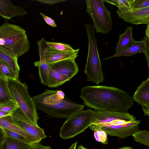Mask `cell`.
Here are the masks:
<instances>
[{
  "label": "cell",
  "mask_w": 149,
  "mask_h": 149,
  "mask_svg": "<svg viewBox=\"0 0 149 149\" xmlns=\"http://www.w3.org/2000/svg\"><path fill=\"white\" fill-rule=\"evenodd\" d=\"M39 2L46 4L52 5L66 1V0H36Z\"/></svg>",
  "instance_id": "cell-35"
},
{
  "label": "cell",
  "mask_w": 149,
  "mask_h": 149,
  "mask_svg": "<svg viewBox=\"0 0 149 149\" xmlns=\"http://www.w3.org/2000/svg\"><path fill=\"white\" fill-rule=\"evenodd\" d=\"M118 16L132 24H149V7L123 12L116 11Z\"/></svg>",
  "instance_id": "cell-12"
},
{
  "label": "cell",
  "mask_w": 149,
  "mask_h": 149,
  "mask_svg": "<svg viewBox=\"0 0 149 149\" xmlns=\"http://www.w3.org/2000/svg\"><path fill=\"white\" fill-rule=\"evenodd\" d=\"M49 65L51 68L70 79L77 74L79 71L77 64L74 60L72 59L63 60Z\"/></svg>",
  "instance_id": "cell-14"
},
{
  "label": "cell",
  "mask_w": 149,
  "mask_h": 149,
  "mask_svg": "<svg viewBox=\"0 0 149 149\" xmlns=\"http://www.w3.org/2000/svg\"><path fill=\"white\" fill-rule=\"evenodd\" d=\"M149 39L146 36L140 41L135 42L126 49L122 52L115 54L113 55L106 58L102 60H104L114 57L121 56H130L137 53H143L146 58L148 67H149Z\"/></svg>",
  "instance_id": "cell-13"
},
{
  "label": "cell",
  "mask_w": 149,
  "mask_h": 149,
  "mask_svg": "<svg viewBox=\"0 0 149 149\" xmlns=\"http://www.w3.org/2000/svg\"><path fill=\"white\" fill-rule=\"evenodd\" d=\"M133 30L132 26H127L125 31L119 34V40L115 48V54L125 50L135 42L132 36Z\"/></svg>",
  "instance_id": "cell-19"
},
{
  "label": "cell",
  "mask_w": 149,
  "mask_h": 149,
  "mask_svg": "<svg viewBox=\"0 0 149 149\" xmlns=\"http://www.w3.org/2000/svg\"><path fill=\"white\" fill-rule=\"evenodd\" d=\"M149 24L147 25V28L146 30V37L149 39Z\"/></svg>",
  "instance_id": "cell-38"
},
{
  "label": "cell",
  "mask_w": 149,
  "mask_h": 149,
  "mask_svg": "<svg viewBox=\"0 0 149 149\" xmlns=\"http://www.w3.org/2000/svg\"><path fill=\"white\" fill-rule=\"evenodd\" d=\"M36 108L46 113L51 117L68 119L83 110L84 105L76 103L65 97L62 100L51 104L34 103Z\"/></svg>",
  "instance_id": "cell-7"
},
{
  "label": "cell",
  "mask_w": 149,
  "mask_h": 149,
  "mask_svg": "<svg viewBox=\"0 0 149 149\" xmlns=\"http://www.w3.org/2000/svg\"><path fill=\"white\" fill-rule=\"evenodd\" d=\"M11 116L16 123L31 135L40 141L46 137L43 130L33 123L19 107L12 112Z\"/></svg>",
  "instance_id": "cell-10"
},
{
  "label": "cell",
  "mask_w": 149,
  "mask_h": 149,
  "mask_svg": "<svg viewBox=\"0 0 149 149\" xmlns=\"http://www.w3.org/2000/svg\"><path fill=\"white\" fill-rule=\"evenodd\" d=\"M27 13L23 8L14 5L10 0H0V16L6 20H10L14 17L23 16Z\"/></svg>",
  "instance_id": "cell-16"
},
{
  "label": "cell",
  "mask_w": 149,
  "mask_h": 149,
  "mask_svg": "<svg viewBox=\"0 0 149 149\" xmlns=\"http://www.w3.org/2000/svg\"><path fill=\"white\" fill-rule=\"evenodd\" d=\"M132 98L142 108H149V77L138 87Z\"/></svg>",
  "instance_id": "cell-18"
},
{
  "label": "cell",
  "mask_w": 149,
  "mask_h": 149,
  "mask_svg": "<svg viewBox=\"0 0 149 149\" xmlns=\"http://www.w3.org/2000/svg\"><path fill=\"white\" fill-rule=\"evenodd\" d=\"M7 136L17 139L26 143L33 145L31 142L26 137L9 130L3 128Z\"/></svg>",
  "instance_id": "cell-30"
},
{
  "label": "cell",
  "mask_w": 149,
  "mask_h": 149,
  "mask_svg": "<svg viewBox=\"0 0 149 149\" xmlns=\"http://www.w3.org/2000/svg\"><path fill=\"white\" fill-rule=\"evenodd\" d=\"M30 149H35V147L34 144L32 145Z\"/></svg>",
  "instance_id": "cell-42"
},
{
  "label": "cell",
  "mask_w": 149,
  "mask_h": 149,
  "mask_svg": "<svg viewBox=\"0 0 149 149\" xmlns=\"http://www.w3.org/2000/svg\"><path fill=\"white\" fill-rule=\"evenodd\" d=\"M70 79L50 68L48 75L47 86L50 88H56Z\"/></svg>",
  "instance_id": "cell-20"
},
{
  "label": "cell",
  "mask_w": 149,
  "mask_h": 149,
  "mask_svg": "<svg viewBox=\"0 0 149 149\" xmlns=\"http://www.w3.org/2000/svg\"><path fill=\"white\" fill-rule=\"evenodd\" d=\"M35 149H51L49 146H44L40 143L34 144Z\"/></svg>",
  "instance_id": "cell-36"
},
{
  "label": "cell",
  "mask_w": 149,
  "mask_h": 149,
  "mask_svg": "<svg viewBox=\"0 0 149 149\" xmlns=\"http://www.w3.org/2000/svg\"><path fill=\"white\" fill-rule=\"evenodd\" d=\"M85 26L88 38V49L84 73L87 76V81L98 85L100 82H103L104 79L98 52L95 32L93 25L85 23Z\"/></svg>",
  "instance_id": "cell-3"
},
{
  "label": "cell",
  "mask_w": 149,
  "mask_h": 149,
  "mask_svg": "<svg viewBox=\"0 0 149 149\" xmlns=\"http://www.w3.org/2000/svg\"><path fill=\"white\" fill-rule=\"evenodd\" d=\"M0 59L5 62L18 77L20 68L18 63V58L12 56L0 48Z\"/></svg>",
  "instance_id": "cell-21"
},
{
  "label": "cell",
  "mask_w": 149,
  "mask_h": 149,
  "mask_svg": "<svg viewBox=\"0 0 149 149\" xmlns=\"http://www.w3.org/2000/svg\"><path fill=\"white\" fill-rule=\"evenodd\" d=\"M132 10L139 9L149 7V0H131Z\"/></svg>",
  "instance_id": "cell-32"
},
{
  "label": "cell",
  "mask_w": 149,
  "mask_h": 149,
  "mask_svg": "<svg viewBox=\"0 0 149 149\" xmlns=\"http://www.w3.org/2000/svg\"><path fill=\"white\" fill-rule=\"evenodd\" d=\"M140 122V120H136L123 124L102 126L98 127L95 131L102 130L110 136L125 138L132 135L138 130Z\"/></svg>",
  "instance_id": "cell-11"
},
{
  "label": "cell",
  "mask_w": 149,
  "mask_h": 149,
  "mask_svg": "<svg viewBox=\"0 0 149 149\" xmlns=\"http://www.w3.org/2000/svg\"><path fill=\"white\" fill-rule=\"evenodd\" d=\"M19 107L17 103L14 100H11L6 103L0 104V110L12 113Z\"/></svg>",
  "instance_id": "cell-29"
},
{
  "label": "cell",
  "mask_w": 149,
  "mask_h": 149,
  "mask_svg": "<svg viewBox=\"0 0 149 149\" xmlns=\"http://www.w3.org/2000/svg\"><path fill=\"white\" fill-rule=\"evenodd\" d=\"M40 14L43 17L47 24L54 27L57 26L54 20L46 16L43 13L40 12Z\"/></svg>",
  "instance_id": "cell-34"
},
{
  "label": "cell",
  "mask_w": 149,
  "mask_h": 149,
  "mask_svg": "<svg viewBox=\"0 0 149 149\" xmlns=\"http://www.w3.org/2000/svg\"><path fill=\"white\" fill-rule=\"evenodd\" d=\"M94 111L90 109L83 110L67 119L60 129V136L66 139L83 132L91 124Z\"/></svg>",
  "instance_id": "cell-6"
},
{
  "label": "cell",
  "mask_w": 149,
  "mask_h": 149,
  "mask_svg": "<svg viewBox=\"0 0 149 149\" xmlns=\"http://www.w3.org/2000/svg\"><path fill=\"white\" fill-rule=\"evenodd\" d=\"M32 145L7 136L2 149H30Z\"/></svg>",
  "instance_id": "cell-24"
},
{
  "label": "cell",
  "mask_w": 149,
  "mask_h": 149,
  "mask_svg": "<svg viewBox=\"0 0 149 149\" xmlns=\"http://www.w3.org/2000/svg\"><path fill=\"white\" fill-rule=\"evenodd\" d=\"M117 149H133V148L130 147H123L121 148H120Z\"/></svg>",
  "instance_id": "cell-40"
},
{
  "label": "cell",
  "mask_w": 149,
  "mask_h": 149,
  "mask_svg": "<svg viewBox=\"0 0 149 149\" xmlns=\"http://www.w3.org/2000/svg\"><path fill=\"white\" fill-rule=\"evenodd\" d=\"M94 132V138L96 141L105 144L108 143L107 134L104 131L99 130Z\"/></svg>",
  "instance_id": "cell-31"
},
{
  "label": "cell",
  "mask_w": 149,
  "mask_h": 149,
  "mask_svg": "<svg viewBox=\"0 0 149 149\" xmlns=\"http://www.w3.org/2000/svg\"><path fill=\"white\" fill-rule=\"evenodd\" d=\"M65 97V93L61 90L46 89L42 93L34 96L32 98L34 103L51 104L61 101Z\"/></svg>",
  "instance_id": "cell-17"
},
{
  "label": "cell",
  "mask_w": 149,
  "mask_h": 149,
  "mask_svg": "<svg viewBox=\"0 0 149 149\" xmlns=\"http://www.w3.org/2000/svg\"><path fill=\"white\" fill-rule=\"evenodd\" d=\"M77 149H89L85 148L82 145H79Z\"/></svg>",
  "instance_id": "cell-41"
},
{
  "label": "cell",
  "mask_w": 149,
  "mask_h": 149,
  "mask_svg": "<svg viewBox=\"0 0 149 149\" xmlns=\"http://www.w3.org/2000/svg\"><path fill=\"white\" fill-rule=\"evenodd\" d=\"M80 97L85 105L96 111L126 113L133 105L126 92L112 86H87L81 89Z\"/></svg>",
  "instance_id": "cell-1"
},
{
  "label": "cell",
  "mask_w": 149,
  "mask_h": 149,
  "mask_svg": "<svg viewBox=\"0 0 149 149\" xmlns=\"http://www.w3.org/2000/svg\"><path fill=\"white\" fill-rule=\"evenodd\" d=\"M0 78L19 79L16 73L5 62L0 59Z\"/></svg>",
  "instance_id": "cell-25"
},
{
  "label": "cell",
  "mask_w": 149,
  "mask_h": 149,
  "mask_svg": "<svg viewBox=\"0 0 149 149\" xmlns=\"http://www.w3.org/2000/svg\"><path fill=\"white\" fill-rule=\"evenodd\" d=\"M0 126L23 136L29 140L33 145L40 143L41 141L21 128L14 120L11 115L0 118Z\"/></svg>",
  "instance_id": "cell-15"
},
{
  "label": "cell",
  "mask_w": 149,
  "mask_h": 149,
  "mask_svg": "<svg viewBox=\"0 0 149 149\" xmlns=\"http://www.w3.org/2000/svg\"><path fill=\"white\" fill-rule=\"evenodd\" d=\"M47 41L43 38L38 40V50L40 60H43L48 65L64 60H74L78 56L79 49L73 51H64L57 50L49 47Z\"/></svg>",
  "instance_id": "cell-9"
},
{
  "label": "cell",
  "mask_w": 149,
  "mask_h": 149,
  "mask_svg": "<svg viewBox=\"0 0 149 149\" xmlns=\"http://www.w3.org/2000/svg\"><path fill=\"white\" fill-rule=\"evenodd\" d=\"M134 140L148 147L149 146V132L146 130H138L132 135Z\"/></svg>",
  "instance_id": "cell-27"
},
{
  "label": "cell",
  "mask_w": 149,
  "mask_h": 149,
  "mask_svg": "<svg viewBox=\"0 0 149 149\" xmlns=\"http://www.w3.org/2000/svg\"><path fill=\"white\" fill-rule=\"evenodd\" d=\"M35 66L37 67L39 70V74L41 83L47 86L48 74L50 69L49 65L47 64L43 60L34 62Z\"/></svg>",
  "instance_id": "cell-22"
},
{
  "label": "cell",
  "mask_w": 149,
  "mask_h": 149,
  "mask_svg": "<svg viewBox=\"0 0 149 149\" xmlns=\"http://www.w3.org/2000/svg\"><path fill=\"white\" fill-rule=\"evenodd\" d=\"M7 137L3 128L0 126V149L3 148Z\"/></svg>",
  "instance_id": "cell-33"
},
{
  "label": "cell",
  "mask_w": 149,
  "mask_h": 149,
  "mask_svg": "<svg viewBox=\"0 0 149 149\" xmlns=\"http://www.w3.org/2000/svg\"><path fill=\"white\" fill-rule=\"evenodd\" d=\"M8 86L14 100L27 117L34 124L38 125L39 118L32 98L28 93L26 84L18 79H7Z\"/></svg>",
  "instance_id": "cell-4"
},
{
  "label": "cell",
  "mask_w": 149,
  "mask_h": 149,
  "mask_svg": "<svg viewBox=\"0 0 149 149\" xmlns=\"http://www.w3.org/2000/svg\"><path fill=\"white\" fill-rule=\"evenodd\" d=\"M30 43L25 31L6 21L0 26V48L18 58L28 52Z\"/></svg>",
  "instance_id": "cell-2"
},
{
  "label": "cell",
  "mask_w": 149,
  "mask_h": 149,
  "mask_svg": "<svg viewBox=\"0 0 149 149\" xmlns=\"http://www.w3.org/2000/svg\"><path fill=\"white\" fill-rule=\"evenodd\" d=\"M47 44L50 47L59 50L73 51L74 50L69 45L64 43L47 42Z\"/></svg>",
  "instance_id": "cell-28"
},
{
  "label": "cell",
  "mask_w": 149,
  "mask_h": 149,
  "mask_svg": "<svg viewBox=\"0 0 149 149\" xmlns=\"http://www.w3.org/2000/svg\"><path fill=\"white\" fill-rule=\"evenodd\" d=\"M104 1L116 6L118 8L117 11L132 10L131 6V0H104Z\"/></svg>",
  "instance_id": "cell-26"
},
{
  "label": "cell",
  "mask_w": 149,
  "mask_h": 149,
  "mask_svg": "<svg viewBox=\"0 0 149 149\" xmlns=\"http://www.w3.org/2000/svg\"><path fill=\"white\" fill-rule=\"evenodd\" d=\"M136 120L135 117L128 112L95 111L89 127L94 131L101 126L123 124Z\"/></svg>",
  "instance_id": "cell-8"
},
{
  "label": "cell",
  "mask_w": 149,
  "mask_h": 149,
  "mask_svg": "<svg viewBox=\"0 0 149 149\" xmlns=\"http://www.w3.org/2000/svg\"><path fill=\"white\" fill-rule=\"evenodd\" d=\"M12 113L6 112L0 110V118L8 115H11Z\"/></svg>",
  "instance_id": "cell-37"
},
{
  "label": "cell",
  "mask_w": 149,
  "mask_h": 149,
  "mask_svg": "<svg viewBox=\"0 0 149 149\" xmlns=\"http://www.w3.org/2000/svg\"><path fill=\"white\" fill-rule=\"evenodd\" d=\"M11 100H14L8 86L7 79L0 78V104Z\"/></svg>",
  "instance_id": "cell-23"
},
{
  "label": "cell",
  "mask_w": 149,
  "mask_h": 149,
  "mask_svg": "<svg viewBox=\"0 0 149 149\" xmlns=\"http://www.w3.org/2000/svg\"><path fill=\"white\" fill-rule=\"evenodd\" d=\"M86 12L93 20L95 32L106 34L113 26L111 14L104 4V0H86Z\"/></svg>",
  "instance_id": "cell-5"
},
{
  "label": "cell",
  "mask_w": 149,
  "mask_h": 149,
  "mask_svg": "<svg viewBox=\"0 0 149 149\" xmlns=\"http://www.w3.org/2000/svg\"><path fill=\"white\" fill-rule=\"evenodd\" d=\"M77 144V142L74 143L68 149H76Z\"/></svg>",
  "instance_id": "cell-39"
}]
</instances>
